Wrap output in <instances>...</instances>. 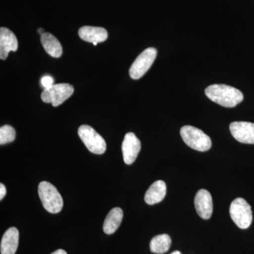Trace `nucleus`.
Wrapping results in <instances>:
<instances>
[{
	"label": "nucleus",
	"instance_id": "f03ea898",
	"mask_svg": "<svg viewBox=\"0 0 254 254\" xmlns=\"http://www.w3.org/2000/svg\"><path fill=\"white\" fill-rule=\"evenodd\" d=\"M38 195L43 207L50 213H60L63 208V199L54 185L48 182H42L38 186Z\"/></svg>",
	"mask_w": 254,
	"mask_h": 254
},
{
	"label": "nucleus",
	"instance_id": "5701e85b",
	"mask_svg": "<svg viewBox=\"0 0 254 254\" xmlns=\"http://www.w3.org/2000/svg\"><path fill=\"white\" fill-rule=\"evenodd\" d=\"M170 254H182L181 252H179V251H175V252H173V253Z\"/></svg>",
	"mask_w": 254,
	"mask_h": 254
},
{
	"label": "nucleus",
	"instance_id": "4be33fe9",
	"mask_svg": "<svg viewBox=\"0 0 254 254\" xmlns=\"http://www.w3.org/2000/svg\"><path fill=\"white\" fill-rule=\"evenodd\" d=\"M38 31V33H39V34H41V35H43V33H46V32H45L44 31V29H43V28H39Z\"/></svg>",
	"mask_w": 254,
	"mask_h": 254
},
{
	"label": "nucleus",
	"instance_id": "f257e3e1",
	"mask_svg": "<svg viewBox=\"0 0 254 254\" xmlns=\"http://www.w3.org/2000/svg\"><path fill=\"white\" fill-rule=\"evenodd\" d=\"M209 99L225 108H235L242 103L244 95L234 87L225 84H213L205 90Z\"/></svg>",
	"mask_w": 254,
	"mask_h": 254
},
{
	"label": "nucleus",
	"instance_id": "1a4fd4ad",
	"mask_svg": "<svg viewBox=\"0 0 254 254\" xmlns=\"http://www.w3.org/2000/svg\"><path fill=\"white\" fill-rule=\"evenodd\" d=\"M234 138L242 143L254 144V123L235 122L230 126Z\"/></svg>",
	"mask_w": 254,
	"mask_h": 254
},
{
	"label": "nucleus",
	"instance_id": "412c9836",
	"mask_svg": "<svg viewBox=\"0 0 254 254\" xmlns=\"http://www.w3.org/2000/svg\"><path fill=\"white\" fill-rule=\"evenodd\" d=\"M51 254H67V253H66V252H65L64 250H58L55 251V252H53V253H52Z\"/></svg>",
	"mask_w": 254,
	"mask_h": 254
},
{
	"label": "nucleus",
	"instance_id": "2eb2a0df",
	"mask_svg": "<svg viewBox=\"0 0 254 254\" xmlns=\"http://www.w3.org/2000/svg\"><path fill=\"white\" fill-rule=\"evenodd\" d=\"M41 41L46 53L50 56L59 58L63 55V50L61 43L51 33H44L41 35Z\"/></svg>",
	"mask_w": 254,
	"mask_h": 254
},
{
	"label": "nucleus",
	"instance_id": "6ab92c4d",
	"mask_svg": "<svg viewBox=\"0 0 254 254\" xmlns=\"http://www.w3.org/2000/svg\"><path fill=\"white\" fill-rule=\"evenodd\" d=\"M42 86L44 87L45 89L49 88L54 85V79L50 76H45L41 79Z\"/></svg>",
	"mask_w": 254,
	"mask_h": 254
},
{
	"label": "nucleus",
	"instance_id": "ddd939ff",
	"mask_svg": "<svg viewBox=\"0 0 254 254\" xmlns=\"http://www.w3.org/2000/svg\"><path fill=\"white\" fill-rule=\"evenodd\" d=\"M78 36L83 41L88 43H103L108 37V31L104 28L86 26L78 30Z\"/></svg>",
	"mask_w": 254,
	"mask_h": 254
},
{
	"label": "nucleus",
	"instance_id": "39448f33",
	"mask_svg": "<svg viewBox=\"0 0 254 254\" xmlns=\"http://www.w3.org/2000/svg\"><path fill=\"white\" fill-rule=\"evenodd\" d=\"M78 134L91 153L102 155L106 151V142L93 127L88 125H82L78 128Z\"/></svg>",
	"mask_w": 254,
	"mask_h": 254
},
{
	"label": "nucleus",
	"instance_id": "20e7f679",
	"mask_svg": "<svg viewBox=\"0 0 254 254\" xmlns=\"http://www.w3.org/2000/svg\"><path fill=\"white\" fill-rule=\"evenodd\" d=\"M232 220L240 229L250 227L253 220L252 207L247 200L242 198H237L232 202L230 208Z\"/></svg>",
	"mask_w": 254,
	"mask_h": 254
},
{
	"label": "nucleus",
	"instance_id": "f3484780",
	"mask_svg": "<svg viewBox=\"0 0 254 254\" xmlns=\"http://www.w3.org/2000/svg\"><path fill=\"white\" fill-rule=\"evenodd\" d=\"M171 243V238L167 234L158 235L153 237L150 241V251L153 253L157 254L166 253L170 250Z\"/></svg>",
	"mask_w": 254,
	"mask_h": 254
},
{
	"label": "nucleus",
	"instance_id": "9d476101",
	"mask_svg": "<svg viewBox=\"0 0 254 254\" xmlns=\"http://www.w3.org/2000/svg\"><path fill=\"white\" fill-rule=\"evenodd\" d=\"M194 205L197 213L200 218L208 220L211 217L213 210V198L210 192L205 190H200L195 194Z\"/></svg>",
	"mask_w": 254,
	"mask_h": 254
},
{
	"label": "nucleus",
	"instance_id": "6e6552de",
	"mask_svg": "<svg viewBox=\"0 0 254 254\" xmlns=\"http://www.w3.org/2000/svg\"><path fill=\"white\" fill-rule=\"evenodd\" d=\"M141 148V143L136 135L132 132L127 133L122 145L123 159L127 165L134 163Z\"/></svg>",
	"mask_w": 254,
	"mask_h": 254
},
{
	"label": "nucleus",
	"instance_id": "aec40b11",
	"mask_svg": "<svg viewBox=\"0 0 254 254\" xmlns=\"http://www.w3.org/2000/svg\"><path fill=\"white\" fill-rule=\"evenodd\" d=\"M6 193V187H5L3 184H0V200H2L4 198Z\"/></svg>",
	"mask_w": 254,
	"mask_h": 254
},
{
	"label": "nucleus",
	"instance_id": "4468645a",
	"mask_svg": "<svg viewBox=\"0 0 254 254\" xmlns=\"http://www.w3.org/2000/svg\"><path fill=\"white\" fill-rule=\"evenodd\" d=\"M166 193V184L162 180H158L147 190L144 196L145 203L148 205L160 203L165 198Z\"/></svg>",
	"mask_w": 254,
	"mask_h": 254
},
{
	"label": "nucleus",
	"instance_id": "a211bd4d",
	"mask_svg": "<svg viewBox=\"0 0 254 254\" xmlns=\"http://www.w3.org/2000/svg\"><path fill=\"white\" fill-rule=\"evenodd\" d=\"M16 138V131L10 125H4L0 128V144L4 145L14 141Z\"/></svg>",
	"mask_w": 254,
	"mask_h": 254
},
{
	"label": "nucleus",
	"instance_id": "423d86ee",
	"mask_svg": "<svg viewBox=\"0 0 254 254\" xmlns=\"http://www.w3.org/2000/svg\"><path fill=\"white\" fill-rule=\"evenodd\" d=\"M73 91L74 89L71 84L58 83L44 89L41 93V99L44 103H51L53 107H58L69 98Z\"/></svg>",
	"mask_w": 254,
	"mask_h": 254
},
{
	"label": "nucleus",
	"instance_id": "dca6fc26",
	"mask_svg": "<svg viewBox=\"0 0 254 254\" xmlns=\"http://www.w3.org/2000/svg\"><path fill=\"white\" fill-rule=\"evenodd\" d=\"M123 219V211L120 208H114L109 212L103 224V231L112 235L118 230Z\"/></svg>",
	"mask_w": 254,
	"mask_h": 254
},
{
	"label": "nucleus",
	"instance_id": "b1692460",
	"mask_svg": "<svg viewBox=\"0 0 254 254\" xmlns=\"http://www.w3.org/2000/svg\"><path fill=\"white\" fill-rule=\"evenodd\" d=\"M93 44L95 46H96L97 44H98V43H96V42H95V43H93Z\"/></svg>",
	"mask_w": 254,
	"mask_h": 254
},
{
	"label": "nucleus",
	"instance_id": "7ed1b4c3",
	"mask_svg": "<svg viewBox=\"0 0 254 254\" xmlns=\"http://www.w3.org/2000/svg\"><path fill=\"white\" fill-rule=\"evenodd\" d=\"M183 141L190 148L198 151H207L211 148L212 142L210 137L196 127L184 126L180 130Z\"/></svg>",
	"mask_w": 254,
	"mask_h": 254
},
{
	"label": "nucleus",
	"instance_id": "f8f14e48",
	"mask_svg": "<svg viewBox=\"0 0 254 254\" xmlns=\"http://www.w3.org/2000/svg\"><path fill=\"white\" fill-rule=\"evenodd\" d=\"M19 232L16 227L8 229L1 241V254H15L18 249Z\"/></svg>",
	"mask_w": 254,
	"mask_h": 254
},
{
	"label": "nucleus",
	"instance_id": "9b49d317",
	"mask_svg": "<svg viewBox=\"0 0 254 254\" xmlns=\"http://www.w3.org/2000/svg\"><path fill=\"white\" fill-rule=\"evenodd\" d=\"M18 41L16 36L9 28H0V58L6 60L9 52L18 50Z\"/></svg>",
	"mask_w": 254,
	"mask_h": 254
},
{
	"label": "nucleus",
	"instance_id": "0eeeda50",
	"mask_svg": "<svg viewBox=\"0 0 254 254\" xmlns=\"http://www.w3.org/2000/svg\"><path fill=\"white\" fill-rule=\"evenodd\" d=\"M157 56V50L148 48L137 57L129 68V75L133 79L141 78L151 67Z\"/></svg>",
	"mask_w": 254,
	"mask_h": 254
}]
</instances>
